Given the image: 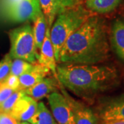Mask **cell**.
Returning a JSON list of instances; mask_svg holds the SVG:
<instances>
[{
	"label": "cell",
	"mask_w": 124,
	"mask_h": 124,
	"mask_svg": "<svg viewBox=\"0 0 124 124\" xmlns=\"http://www.w3.org/2000/svg\"><path fill=\"white\" fill-rule=\"evenodd\" d=\"M110 57L108 27L104 19L93 15L66 41L59 63L98 64Z\"/></svg>",
	"instance_id": "1"
},
{
	"label": "cell",
	"mask_w": 124,
	"mask_h": 124,
	"mask_svg": "<svg viewBox=\"0 0 124 124\" xmlns=\"http://www.w3.org/2000/svg\"><path fill=\"white\" fill-rule=\"evenodd\" d=\"M56 70L61 85L85 99L106 92L119 81L118 70L112 66L61 63Z\"/></svg>",
	"instance_id": "2"
},
{
	"label": "cell",
	"mask_w": 124,
	"mask_h": 124,
	"mask_svg": "<svg viewBox=\"0 0 124 124\" xmlns=\"http://www.w3.org/2000/svg\"><path fill=\"white\" fill-rule=\"evenodd\" d=\"M93 13L79 4L58 14L50 31L57 63L59 62L60 51L67 39L92 16Z\"/></svg>",
	"instance_id": "3"
},
{
	"label": "cell",
	"mask_w": 124,
	"mask_h": 124,
	"mask_svg": "<svg viewBox=\"0 0 124 124\" xmlns=\"http://www.w3.org/2000/svg\"><path fill=\"white\" fill-rule=\"evenodd\" d=\"M10 50L9 54L13 59H20L36 63L39 54L36 48L32 27L29 23L10 31Z\"/></svg>",
	"instance_id": "4"
},
{
	"label": "cell",
	"mask_w": 124,
	"mask_h": 124,
	"mask_svg": "<svg viewBox=\"0 0 124 124\" xmlns=\"http://www.w3.org/2000/svg\"><path fill=\"white\" fill-rule=\"evenodd\" d=\"M39 0H20L6 10V17L13 22L22 23L32 21L41 13Z\"/></svg>",
	"instance_id": "5"
},
{
	"label": "cell",
	"mask_w": 124,
	"mask_h": 124,
	"mask_svg": "<svg viewBox=\"0 0 124 124\" xmlns=\"http://www.w3.org/2000/svg\"><path fill=\"white\" fill-rule=\"evenodd\" d=\"M95 113L101 121L124 120V94L101 99Z\"/></svg>",
	"instance_id": "6"
},
{
	"label": "cell",
	"mask_w": 124,
	"mask_h": 124,
	"mask_svg": "<svg viewBox=\"0 0 124 124\" xmlns=\"http://www.w3.org/2000/svg\"><path fill=\"white\" fill-rule=\"evenodd\" d=\"M47 98L52 115L57 124H76L70 105L63 94L54 92Z\"/></svg>",
	"instance_id": "7"
},
{
	"label": "cell",
	"mask_w": 124,
	"mask_h": 124,
	"mask_svg": "<svg viewBox=\"0 0 124 124\" xmlns=\"http://www.w3.org/2000/svg\"><path fill=\"white\" fill-rule=\"evenodd\" d=\"M63 93L70 105L76 124H99L100 120L95 112L83 103L70 97L65 90H63Z\"/></svg>",
	"instance_id": "8"
},
{
	"label": "cell",
	"mask_w": 124,
	"mask_h": 124,
	"mask_svg": "<svg viewBox=\"0 0 124 124\" xmlns=\"http://www.w3.org/2000/svg\"><path fill=\"white\" fill-rule=\"evenodd\" d=\"M38 103L24 94L15 104L10 115L19 121H28L35 113Z\"/></svg>",
	"instance_id": "9"
},
{
	"label": "cell",
	"mask_w": 124,
	"mask_h": 124,
	"mask_svg": "<svg viewBox=\"0 0 124 124\" xmlns=\"http://www.w3.org/2000/svg\"><path fill=\"white\" fill-rule=\"evenodd\" d=\"M50 28L48 26L46 31L44 42L40 48L41 53L40 54H39L37 63L48 68L50 72L53 74L54 77L57 79V70H56L57 62L55 59L53 46L50 37Z\"/></svg>",
	"instance_id": "10"
},
{
	"label": "cell",
	"mask_w": 124,
	"mask_h": 124,
	"mask_svg": "<svg viewBox=\"0 0 124 124\" xmlns=\"http://www.w3.org/2000/svg\"><path fill=\"white\" fill-rule=\"evenodd\" d=\"M58 85L55 77H45L39 82L23 91L29 97L39 101L51 93L58 92Z\"/></svg>",
	"instance_id": "11"
},
{
	"label": "cell",
	"mask_w": 124,
	"mask_h": 124,
	"mask_svg": "<svg viewBox=\"0 0 124 124\" xmlns=\"http://www.w3.org/2000/svg\"><path fill=\"white\" fill-rule=\"evenodd\" d=\"M110 41L117 57L124 62V20L116 19L111 26Z\"/></svg>",
	"instance_id": "12"
},
{
	"label": "cell",
	"mask_w": 124,
	"mask_h": 124,
	"mask_svg": "<svg viewBox=\"0 0 124 124\" xmlns=\"http://www.w3.org/2000/svg\"><path fill=\"white\" fill-rule=\"evenodd\" d=\"M50 72L48 68L36 63L32 69L19 77V90H26L46 77Z\"/></svg>",
	"instance_id": "13"
},
{
	"label": "cell",
	"mask_w": 124,
	"mask_h": 124,
	"mask_svg": "<svg viewBox=\"0 0 124 124\" xmlns=\"http://www.w3.org/2000/svg\"><path fill=\"white\" fill-rule=\"evenodd\" d=\"M121 2V0H86L85 7L92 13L106 14L115 10Z\"/></svg>",
	"instance_id": "14"
},
{
	"label": "cell",
	"mask_w": 124,
	"mask_h": 124,
	"mask_svg": "<svg viewBox=\"0 0 124 124\" xmlns=\"http://www.w3.org/2000/svg\"><path fill=\"white\" fill-rule=\"evenodd\" d=\"M48 27L47 21L43 13L41 12L39 16L34 21V26L32 27V32L35 38L36 48L40 50L44 42L47 28Z\"/></svg>",
	"instance_id": "15"
},
{
	"label": "cell",
	"mask_w": 124,
	"mask_h": 124,
	"mask_svg": "<svg viewBox=\"0 0 124 124\" xmlns=\"http://www.w3.org/2000/svg\"><path fill=\"white\" fill-rule=\"evenodd\" d=\"M28 122L31 124H57L52 113L43 102L38 103L35 113Z\"/></svg>",
	"instance_id": "16"
},
{
	"label": "cell",
	"mask_w": 124,
	"mask_h": 124,
	"mask_svg": "<svg viewBox=\"0 0 124 124\" xmlns=\"http://www.w3.org/2000/svg\"><path fill=\"white\" fill-rule=\"evenodd\" d=\"M39 2L48 25L51 28L56 16L60 13L57 2L56 0H39Z\"/></svg>",
	"instance_id": "17"
},
{
	"label": "cell",
	"mask_w": 124,
	"mask_h": 124,
	"mask_svg": "<svg viewBox=\"0 0 124 124\" xmlns=\"http://www.w3.org/2000/svg\"><path fill=\"white\" fill-rule=\"evenodd\" d=\"M35 63H31L20 59H14L11 65L10 75L20 77L23 73L32 69Z\"/></svg>",
	"instance_id": "18"
},
{
	"label": "cell",
	"mask_w": 124,
	"mask_h": 124,
	"mask_svg": "<svg viewBox=\"0 0 124 124\" xmlns=\"http://www.w3.org/2000/svg\"><path fill=\"white\" fill-rule=\"evenodd\" d=\"M25 94L23 90H15L13 94L6 100H5L0 105V112L1 113H8L10 114L15 104L17 103L19 98L22 97Z\"/></svg>",
	"instance_id": "19"
},
{
	"label": "cell",
	"mask_w": 124,
	"mask_h": 124,
	"mask_svg": "<svg viewBox=\"0 0 124 124\" xmlns=\"http://www.w3.org/2000/svg\"><path fill=\"white\" fill-rule=\"evenodd\" d=\"M12 62L13 58L9 54H6L0 62V83H2L10 75Z\"/></svg>",
	"instance_id": "20"
},
{
	"label": "cell",
	"mask_w": 124,
	"mask_h": 124,
	"mask_svg": "<svg viewBox=\"0 0 124 124\" xmlns=\"http://www.w3.org/2000/svg\"><path fill=\"white\" fill-rule=\"evenodd\" d=\"M2 83L7 87L13 89L14 90H17L19 89V77L13 75H10Z\"/></svg>",
	"instance_id": "21"
},
{
	"label": "cell",
	"mask_w": 124,
	"mask_h": 124,
	"mask_svg": "<svg viewBox=\"0 0 124 124\" xmlns=\"http://www.w3.org/2000/svg\"><path fill=\"white\" fill-rule=\"evenodd\" d=\"M59 7L60 13L66 9L79 4L80 0H56Z\"/></svg>",
	"instance_id": "22"
},
{
	"label": "cell",
	"mask_w": 124,
	"mask_h": 124,
	"mask_svg": "<svg viewBox=\"0 0 124 124\" xmlns=\"http://www.w3.org/2000/svg\"><path fill=\"white\" fill-rule=\"evenodd\" d=\"M14 91V90L7 87L3 83H0V105L6 100Z\"/></svg>",
	"instance_id": "23"
},
{
	"label": "cell",
	"mask_w": 124,
	"mask_h": 124,
	"mask_svg": "<svg viewBox=\"0 0 124 124\" xmlns=\"http://www.w3.org/2000/svg\"><path fill=\"white\" fill-rule=\"evenodd\" d=\"M0 124H20V121L8 113L0 114Z\"/></svg>",
	"instance_id": "24"
},
{
	"label": "cell",
	"mask_w": 124,
	"mask_h": 124,
	"mask_svg": "<svg viewBox=\"0 0 124 124\" xmlns=\"http://www.w3.org/2000/svg\"><path fill=\"white\" fill-rule=\"evenodd\" d=\"M99 124H124V120H112V121H101Z\"/></svg>",
	"instance_id": "25"
},
{
	"label": "cell",
	"mask_w": 124,
	"mask_h": 124,
	"mask_svg": "<svg viewBox=\"0 0 124 124\" xmlns=\"http://www.w3.org/2000/svg\"><path fill=\"white\" fill-rule=\"evenodd\" d=\"M20 124H31V123L28 122V121H21Z\"/></svg>",
	"instance_id": "26"
},
{
	"label": "cell",
	"mask_w": 124,
	"mask_h": 124,
	"mask_svg": "<svg viewBox=\"0 0 124 124\" xmlns=\"http://www.w3.org/2000/svg\"><path fill=\"white\" fill-rule=\"evenodd\" d=\"M0 114H1V112H0Z\"/></svg>",
	"instance_id": "27"
},
{
	"label": "cell",
	"mask_w": 124,
	"mask_h": 124,
	"mask_svg": "<svg viewBox=\"0 0 124 124\" xmlns=\"http://www.w3.org/2000/svg\"><path fill=\"white\" fill-rule=\"evenodd\" d=\"M85 1H86V0H85Z\"/></svg>",
	"instance_id": "28"
}]
</instances>
